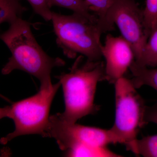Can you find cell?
Returning a JSON list of instances; mask_svg holds the SVG:
<instances>
[{
  "instance_id": "cell-1",
  "label": "cell",
  "mask_w": 157,
  "mask_h": 157,
  "mask_svg": "<svg viewBox=\"0 0 157 157\" xmlns=\"http://www.w3.org/2000/svg\"><path fill=\"white\" fill-rule=\"evenodd\" d=\"M1 39L11 54L2 69L3 75L15 70H21L38 78L41 87L48 86L52 84V69L66 64L63 59L52 57L43 50L33 35L29 23L22 18L10 25L1 34Z\"/></svg>"
},
{
  "instance_id": "cell-2",
  "label": "cell",
  "mask_w": 157,
  "mask_h": 157,
  "mask_svg": "<svg viewBox=\"0 0 157 157\" xmlns=\"http://www.w3.org/2000/svg\"><path fill=\"white\" fill-rule=\"evenodd\" d=\"M69 70L56 76L63 87L65 105L64 111L59 113L66 121L76 123L99 110L94 101L98 82L106 80L105 63L80 55Z\"/></svg>"
},
{
  "instance_id": "cell-3",
  "label": "cell",
  "mask_w": 157,
  "mask_h": 157,
  "mask_svg": "<svg viewBox=\"0 0 157 157\" xmlns=\"http://www.w3.org/2000/svg\"><path fill=\"white\" fill-rule=\"evenodd\" d=\"M52 21L58 46L70 59L78 54L91 61L101 60V36L111 31L99 17L92 18L74 13L64 15L52 11Z\"/></svg>"
},
{
  "instance_id": "cell-4",
  "label": "cell",
  "mask_w": 157,
  "mask_h": 157,
  "mask_svg": "<svg viewBox=\"0 0 157 157\" xmlns=\"http://www.w3.org/2000/svg\"><path fill=\"white\" fill-rule=\"evenodd\" d=\"M61 85L59 81L40 87L36 94L1 108V119H11L15 124L14 132L1 138V144H6L21 135H39L47 137L51 106Z\"/></svg>"
},
{
  "instance_id": "cell-5",
  "label": "cell",
  "mask_w": 157,
  "mask_h": 157,
  "mask_svg": "<svg viewBox=\"0 0 157 157\" xmlns=\"http://www.w3.org/2000/svg\"><path fill=\"white\" fill-rule=\"evenodd\" d=\"M114 85L115 120L109 129L117 143L124 144L127 150L136 155L137 135L147 124L145 121L147 106L131 79L123 77Z\"/></svg>"
},
{
  "instance_id": "cell-6",
  "label": "cell",
  "mask_w": 157,
  "mask_h": 157,
  "mask_svg": "<svg viewBox=\"0 0 157 157\" xmlns=\"http://www.w3.org/2000/svg\"><path fill=\"white\" fill-rule=\"evenodd\" d=\"M46 133L47 137L54 138L59 148L66 153L79 146L104 148L110 144L117 143L110 129L70 123L59 113L49 117Z\"/></svg>"
},
{
  "instance_id": "cell-7",
  "label": "cell",
  "mask_w": 157,
  "mask_h": 157,
  "mask_svg": "<svg viewBox=\"0 0 157 157\" xmlns=\"http://www.w3.org/2000/svg\"><path fill=\"white\" fill-rule=\"evenodd\" d=\"M106 21L113 29L117 26L121 36L131 44L135 63L140 60L149 36L145 25L143 9L135 0H114L107 12Z\"/></svg>"
},
{
  "instance_id": "cell-8",
  "label": "cell",
  "mask_w": 157,
  "mask_h": 157,
  "mask_svg": "<svg viewBox=\"0 0 157 157\" xmlns=\"http://www.w3.org/2000/svg\"><path fill=\"white\" fill-rule=\"evenodd\" d=\"M102 56L105 59L106 80L114 84L124 75L135 61L134 49L121 36H106L102 47Z\"/></svg>"
},
{
  "instance_id": "cell-9",
  "label": "cell",
  "mask_w": 157,
  "mask_h": 157,
  "mask_svg": "<svg viewBox=\"0 0 157 157\" xmlns=\"http://www.w3.org/2000/svg\"><path fill=\"white\" fill-rule=\"evenodd\" d=\"M130 70L133 76L131 80L136 89L146 85L157 91V68L138 66L134 62Z\"/></svg>"
},
{
  "instance_id": "cell-10",
  "label": "cell",
  "mask_w": 157,
  "mask_h": 157,
  "mask_svg": "<svg viewBox=\"0 0 157 157\" xmlns=\"http://www.w3.org/2000/svg\"><path fill=\"white\" fill-rule=\"evenodd\" d=\"M21 0H0V23L9 25L22 18L27 10L21 3Z\"/></svg>"
},
{
  "instance_id": "cell-11",
  "label": "cell",
  "mask_w": 157,
  "mask_h": 157,
  "mask_svg": "<svg viewBox=\"0 0 157 157\" xmlns=\"http://www.w3.org/2000/svg\"><path fill=\"white\" fill-rule=\"evenodd\" d=\"M135 63L149 68L157 67V22L151 31L140 60Z\"/></svg>"
},
{
  "instance_id": "cell-12",
  "label": "cell",
  "mask_w": 157,
  "mask_h": 157,
  "mask_svg": "<svg viewBox=\"0 0 157 157\" xmlns=\"http://www.w3.org/2000/svg\"><path fill=\"white\" fill-rule=\"evenodd\" d=\"M47 2L50 9L53 6H59L90 18L99 17L92 11L89 4L85 0H47Z\"/></svg>"
},
{
  "instance_id": "cell-13",
  "label": "cell",
  "mask_w": 157,
  "mask_h": 157,
  "mask_svg": "<svg viewBox=\"0 0 157 157\" xmlns=\"http://www.w3.org/2000/svg\"><path fill=\"white\" fill-rule=\"evenodd\" d=\"M136 155L157 157V134L137 139Z\"/></svg>"
},
{
  "instance_id": "cell-14",
  "label": "cell",
  "mask_w": 157,
  "mask_h": 157,
  "mask_svg": "<svg viewBox=\"0 0 157 157\" xmlns=\"http://www.w3.org/2000/svg\"><path fill=\"white\" fill-rule=\"evenodd\" d=\"M89 4L92 11L99 17L109 28L106 21L107 12L112 6L114 0H85Z\"/></svg>"
},
{
  "instance_id": "cell-15",
  "label": "cell",
  "mask_w": 157,
  "mask_h": 157,
  "mask_svg": "<svg viewBox=\"0 0 157 157\" xmlns=\"http://www.w3.org/2000/svg\"><path fill=\"white\" fill-rule=\"evenodd\" d=\"M145 25L149 33L157 22V0H146L143 9Z\"/></svg>"
},
{
  "instance_id": "cell-16",
  "label": "cell",
  "mask_w": 157,
  "mask_h": 157,
  "mask_svg": "<svg viewBox=\"0 0 157 157\" xmlns=\"http://www.w3.org/2000/svg\"><path fill=\"white\" fill-rule=\"evenodd\" d=\"M32 6L36 14L45 20V21H51L52 11L48 7L47 0H27Z\"/></svg>"
},
{
  "instance_id": "cell-17",
  "label": "cell",
  "mask_w": 157,
  "mask_h": 157,
  "mask_svg": "<svg viewBox=\"0 0 157 157\" xmlns=\"http://www.w3.org/2000/svg\"><path fill=\"white\" fill-rule=\"evenodd\" d=\"M145 121L147 124L151 122L157 124V103L152 107H146Z\"/></svg>"
}]
</instances>
